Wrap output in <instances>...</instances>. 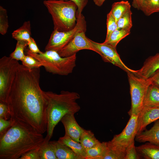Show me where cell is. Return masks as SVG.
Returning <instances> with one entry per match:
<instances>
[{
  "instance_id": "ffe728a7",
  "label": "cell",
  "mask_w": 159,
  "mask_h": 159,
  "mask_svg": "<svg viewBox=\"0 0 159 159\" xmlns=\"http://www.w3.org/2000/svg\"><path fill=\"white\" fill-rule=\"evenodd\" d=\"M40 159H57L53 141L46 137L39 147Z\"/></svg>"
},
{
  "instance_id": "7c38bea8",
  "label": "cell",
  "mask_w": 159,
  "mask_h": 159,
  "mask_svg": "<svg viewBox=\"0 0 159 159\" xmlns=\"http://www.w3.org/2000/svg\"><path fill=\"white\" fill-rule=\"evenodd\" d=\"M74 115L73 113L67 114L62 117L60 121L64 127L65 135L79 142L80 136L84 129L78 124Z\"/></svg>"
},
{
  "instance_id": "74e56055",
  "label": "cell",
  "mask_w": 159,
  "mask_h": 159,
  "mask_svg": "<svg viewBox=\"0 0 159 159\" xmlns=\"http://www.w3.org/2000/svg\"><path fill=\"white\" fill-rule=\"evenodd\" d=\"M151 84L159 87V69L148 78Z\"/></svg>"
},
{
  "instance_id": "3957f363",
  "label": "cell",
  "mask_w": 159,
  "mask_h": 159,
  "mask_svg": "<svg viewBox=\"0 0 159 159\" xmlns=\"http://www.w3.org/2000/svg\"><path fill=\"white\" fill-rule=\"evenodd\" d=\"M47 101V135L50 140L54 128L62 117L69 113L75 114L80 107L77 101L80 98L77 92L62 91L59 94L44 91Z\"/></svg>"
},
{
  "instance_id": "ab89813d",
  "label": "cell",
  "mask_w": 159,
  "mask_h": 159,
  "mask_svg": "<svg viewBox=\"0 0 159 159\" xmlns=\"http://www.w3.org/2000/svg\"><path fill=\"white\" fill-rule=\"evenodd\" d=\"M106 0H93L95 4L98 6H101Z\"/></svg>"
},
{
  "instance_id": "9a60e30c",
  "label": "cell",
  "mask_w": 159,
  "mask_h": 159,
  "mask_svg": "<svg viewBox=\"0 0 159 159\" xmlns=\"http://www.w3.org/2000/svg\"><path fill=\"white\" fill-rule=\"evenodd\" d=\"M155 121L150 129L138 133L135 140L140 143L148 142L159 145V119Z\"/></svg>"
},
{
  "instance_id": "277c9868",
  "label": "cell",
  "mask_w": 159,
  "mask_h": 159,
  "mask_svg": "<svg viewBox=\"0 0 159 159\" xmlns=\"http://www.w3.org/2000/svg\"><path fill=\"white\" fill-rule=\"evenodd\" d=\"M43 4L51 14L54 29L60 32L73 29L77 21V7L70 0H45Z\"/></svg>"
},
{
  "instance_id": "d6a6232c",
  "label": "cell",
  "mask_w": 159,
  "mask_h": 159,
  "mask_svg": "<svg viewBox=\"0 0 159 159\" xmlns=\"http://www.w3.org/2000/svg\"><path fill=\"white\" fill-rule=\"evenodd\" d=\"M0 118L8 120L11 118L10 113L7 103L0 101Z\"/></svg>"
},
{
  "instance_id": "1f68e13d",
  "label": "cell",
  "mask_w": 159,
  "mask_h": 159,
  "mask_svg": "<svg viewBox=\"0 0 159 159\" xmlns=\"http://www.w3.org/2000/svg\"><path fill=\"white\" fill-rule=\"evenodd\" d=\"M141 158L138 154L133 141L126 148L124 159H138Z\"/></svg>"
},
{
  "instance_id": "d6986e66",
  "label": "cell",
  "mask_w": 159,
  "mask_h": 159,
  "mask_svg": "<svg viewBox=\"0 0 159 159\" xmlns=\"http://www.w3.org/2000/svg\"><path fill=\"white\" fill-rule=\"evenodd\" d=\"M58 141L69 147L83 159H86V151L80 142L74 140L69 136L65 135L63 137L59 138Z\"/></svg>"
},
{
  "instance_id": "f546056e",
  "label": "cell",
  "mask_w": 159,
  "mask_h": 159,
  "mask_svg": "<svg viewBox=\"0 0 159 159\" xmlns=\"http://www.w3.org/2000/svg\"><path fill=\"white\" fill-rule=\"evenodd\" d=\"M106 24L107 34L105 41L107 40L111 34L117 28V22L110 11L107 15Z\"/></svg>"
},
{
  "instance_id": "7a4b0ae2",
  "label": "cell",
  "mask_w": 159,
  "mask_h": 159,
  "mask_svg": "<svg viewBox=\"0 0 159 159\" xmlns=\"http://www.w3.org/2000/svg\"><path fill=\"white\" fill-rule=\"evenodd\" d=\"M12 120L11 126L0 136V159H19L27 152L39 147L44 140L42 134L29 124Z\"/></svg>"
},
{
  "instance_id": "5bb4252c",
  "label": "cell",
  "mask_w": 159,
  "mask_h": 159,
  "mask_svg": "<svg viewBox=\"0 0 159 159\" xmlns=\"http://www.w3.org/2000/svg\"><path fill=\"white\" fill-rule=\"evenodd\" d=\"M159 69V53H158L146 59L142 67L137 70V74L139 76L148 79Z\"/></svg>"
},
{
  "instance_id": "e0dca14e",
  "label": "cell",
  "mask_w": 159,
  "mask_h": 159,
  "mask_svg": "<svg viewBox=\"0 0 159 159\" xmlns=\"http://www.w3.org/2000/svg\"><path fill=\"white\" fill-rule=\"evenodd\" d=\"M143 107H159V87L151 84L145 96Z\"/></svg>"
},
{
  "instance_id": "d590c367",
  "label": "cell",
  "mask_w": 159,
  "mask_h": 159,
  "mask_svg": "<svg viewBox=\"0 0 159 159\" xmlns=\"http://www.w3.org/2000/svg\"><path fill=\"white\" fill-rule=\"evenodd\" d=\"M70 0L73 1L77 5V15L80 16L82 15V12L85 7L87 5L88 0Z\"/></svg>"
},
{
  "instance_id": "ac0fdd59",
  "label": "cell",
  "mask_w": 159,
  "mask_h": 159,
  "mask_svg": "<svg viewBox=\"0 0 159 159\" xmlns=\"http://www.w3.org/2000/svg\"><path fill=\"white\" fill-rule=\"evenodd\" d=\"M53 142L57 159H83L67 146L59 143L58 141H53Z\"/></svg>"
},
{
  "instance_id": "8fae6325",
  "label": "cell",
  "mask_w": 159,
  "mask_h": 159,
  "mask_svg": "<svg viewBox=\"0 0 159 159\" xmlns=\"http://www.w3.org/2000/svg\"><path fill=\"white\" fill-rule=\"evenodd\" d=\"M82 49L90 50L95 52L89 39L86 37L85 32L83 31L78 32L67 45L58 52L61 56L67 57L76 54Z\"/></svg>"
},
{
  "instance_id": "8992f818",
  "label": "cell",
  "mask_w": 159,
  "mask_h": 159,
  "mask_svg": "<svg viewBox=\"0 0 159 159\" xmlns=\"http://www.w3.org/2000/svg\"><path fill=\"white\" fill-rule=\"evenodd\" d=\"M131 97V107L128 113L138 115L143 107L144 99L151 84L146 79L132 72L127 73Z\"/></svg>"
},
{
  "instance_id": "484cf974",
  "label": "cell",
  "mask_w": 159,
  "mask_h": 159,
  "mask_svg": "<svg viewBox=\"0 0 159 159\" xmlns=\"http://www.w3.org/2000/svg\"><path fill=\"white\" fill-rule=\"evenodd\" d=\"M140 10L147 16L159 12V0H143Z\"/></svg>"
},
{
  "instance_id": "4fadbf2b",
  "label": "cell",
  "mask_w": 159,
  "mask_h": 159,
  "mask_svg": "<svg viewBox=\"0 0 159 159\" xmlns=\"http://www.w3.org/2000/svg\"><path fill=\"white\" fill-rule=\"evenodd\" d=\"M159 119V107H143L138 116L137 133L143 131L148 125Z\"/></svg>"
},
{
  "instance_id": "ba28073f",
  "label": "cell",
  "mask_w": 159,
  "mask_h": 159,
  "mask_svg": "<svg viewBox=\"0 0 159 159\" xmlns=\"http://www.w3.org/2000/svg\"><path fill=\"white\" fill-rule=\"evenodd\" d=\"M10 57L0 59V101L6 103L9 90L19 64Z\"/></svg>"
},
{
  "instance_id": "30bf717a",
  "label": "cell",
  "mask_w": 159,
  "mask_h": 159,
  "mask_svg": "<svg viewBox=\"0 0 159 159\" xmlns=\"http://www.w3.org/2000/svg\"><path fill=\"white\" fill-rule=\"evenodd\" d=\"M89 40L95 52L100 55L104 61L112 63L127 73L130 72L137 75V70L130 68L122 62L117 51L116 47L103 43H99Z\"/></svg>"
},
{
  "instance_id": "8d00e7d4",
  "label": "cell",
  "mask_w": 159,
  "mask_h": 159,
  "mask_svg": "<svg viewBox=\"0 0 159 159\" xmlns=\"http://www.w3.org/2000/svg\"><path fill=\"white\" fill-rule=\"evenodd\" d=\"M28 49L32 53L35 54H40L42 52L38 48L34 39L31 37L28 42Z\"/></svg>"
},
{
  "instance_id": "52a82bcc",
  "label": "cell",
  "mask_w": 159,
  "mask_h": 159,
  "mask_svg": "<svg viewBox=\"0 0 159 159\" xmlns=\"http://www.w3.org/2000/svg\"><path fill=\"white\" fill-rule=\"evenodd\" d=\"M86 22L84 16L77 15V21L75 26L72 29L60 32L54 29L52 32L45 51L53 50L57 52L67 45L79 32H86Z\"/></svg>"
},
{
  "instance_id": "44dd1931",
  "label": "cell",
  "mask_w": 159,
  "mask_h": 159,
  "mask_svg": "<svg viewBox=\"0 0 159 159\" xmlns=\"http://www.w3.org/2000/svg\"><path fill=\"white\" fill-rule=\"evenodd\" d=\"M31 34L30 22L28 21L24 22L22 26L14 31L12 36L17 41L23 40L28 42L31 37Z\"/></svg>"
},
{
  "instance_id": "6da1fadb",
  "label": "cell",
  "mask_w": 159,
  "mask_h": 159,
  "mask_svg": "<svg viewBox=\"0 0 159 159\" xmlns=\"http://www.w3.org/2000/svg\"><path fill=\"white\" fill-rule=\"evenodd\" d=\"M40 68L28 69L19 64L8 95L11 119L26 123L39 132L47 131V101L40 87Z\"/></svg>"
},
{
  "instance_id": "f35d334b",
  "label": "cell",
  "mask_w": 159,
  "mask_h": 159,
  "mask_svg": "<svg viewBox=\"0 0 159 159\" xmlns=\"http://www.w3.org/2000/svg\"><path fill=\"white\" fill-rule=\"evenodd\" d=\"M132 6L138 10H140L143 0H132Z\"/></svg>"
},
{
  "instance_id": "83f0119b",
  "label": "cell",
  "mask_w": 159,
  "mask_h": 159,
  "mask_svg": "<svg viewBox=\"0 0 159 159\" xmlns=\"http://www.w3.org/2000/svg\"><path fill=\"white\" fill-rule=\"evenodd\" d=\"M132 15L130 9L123 14L117 21V28L130 31L132 25Z\"/></svg>"
},
{
  "instance_id": "2e32d148",
  "label": "cell",
  "mask_w": 159,
  "mask_h": 159,
  "mask_svg": "<svg viewBox=\"0 0 159 159\" xmlns=\"http://www.w3.org/2000/svg\"><path fill=\"white\" fill-rule=\"evenodd\" d=\"M141 158L159 159V145L148 142L136 147Z\"/></svg>"
},
{
  "instance_id": "4dcf8cb0",
  "label": "cell",
  "mask_w": 159,
  "mask_h": 159,
  "mask_svg": "<svg viewBox=\"0 0 159 159\" xmlns=\"http://www.w3.org/2000/svg\"><path fill=\"white\" fill-rule=\"evenodd\" d=\"M22 64L26 68L32 69L42 66V63L34 57L28 55H25L21 61Z\"/></svg>"
},
{
  "instance_id": "e575fe53",
  "label": "cell",
  "mask_w": 159,
  "mask_h": 159,
  "mask_svg": "<svg viewBox=\"0 0 159 159\" xmlns=\"http://www.w3.org/2000/svg\"><path fill=\"white\" fill-rule=\"evenodd\" d=\"M13 121L11 118L6 120L0 118V136L3 135L11 126Z\"/></svg>"
},
{
  "instance_id": "5b68a950",
  "label": "cell",
  "mask_w": 159,
  "mask_h": 159,
  "mask_svg": "<svg viewBox=\"0 0 159 159\" xmlns=\"http://www.w3.org/2000/svg\"><path fill=\"white\" fill-rule=\"evenodd\" d=\"M26 53L27 55L40 62L47 71L53 74L67 75L72 73L76 65V54L63 57L54 50L45 51L40 54H35L28 49L26 50Z\"/></svg>"
},
{
  "instance_id": "d4e9b609",
  "label": "cell",
  "mask_w": 159,
  "mask_h": 159,
  "mask_svg": "<svg viewBox=\"0 0 159 159\" xmlns=\"http://www.w3.org/2000/svg\"><path fill=\"white\" fill-rule=\"evenodd\" d=\"M130 31L117 28L111 34L108 40L103 43L116 47L119 42L130 34Z\"/></svg>"
},
{
  "instance_id": "cb8c5ba5",
  "label": "cell",
  "mask_w": 159,
  "mask_h": 159,
  "mask_svg": "<svg viewBox=\"0 0 159 159\" xmlns=\"http://www.w3.org/2000/svg\"><path fill=\"white\" fill-rule=\"evenodd\" d=\"M130 4L128 1H121L113 3L110 11L117 22L123 14L130 9Z\"/></svg>"
},
{
  "instance_id": "f1b7e54d",
  "label": "cell",
  "mask_w": 159,
  "mask_h": 159,
  "mask_svg": "<svg viewBox=\"0 0 159 159\" xmlns=\"http://www.w3.org/2000/svg\"><path fill=\"white\" fill-rule=\"evenodd\" d=\"M9 23L6 10L0 6V33L2 35L7 32Z\"/></svg>"
},
{
  "instance_id": "9c48e42d",
  "label": "cell",
  "mask_w": 159,
  "mask_h": 159,
  "mask_svg": "<svg viewBox=\"0 0 159 159\" xmlns=\"http://www.w3.org/2000/svg\"><path fill=\"white\" fill-rule=\"evenodd\" d=\"M126 127L120 134L114 136L110 141L107 142L110 148L125 154L127 148L133 141L137 133L138 115H132Z\"/></svg>"
},
{
  "instance_id": "7402d4cb",
  "label": "cell",
  "mask_w": 159,
  "mask_h": 159,
  "mask_svg": "<svg viewBox=\"0 0 159 159\" xmlns=\"http://www.w3.org/2000/svg\"><path fill=\"white\" fill-rule=\"evenodd\" d=\"M79 142L86 151L100 142L91 130L84 129L80 136Z\"/></svg>"
},
{
  "instance_id": "4316f807",
  "label": "cell",
  "mask_w": 159,
  "mask_h": 159,
  "mask_svg": "<svg viewBox=\"0 0 159 159\" xmlns=\"http://www.w3.org/2000/svg\"><path fill=\"white\" fill-rule=\"evenodd\" d=\"M17 41L15 48L10 54V57L17 61H21L25 56L24 51L28 46V42L23 40Z\"/></svg>"
},
{
  "instance_id": "836d02e7",
  "label": "cell",
  "mask_w": 159,
  "mask_h": 159,
  "mask_svg": "<svg viewBox=\"0 0 159 159\" xmlns=\"http://www.w3.org/2000/svg\"><path fill=\"white\" fill-rule=\"evenodd\" d=\"M39 147L27 152L22 155L19 159H40Z\"/></svg>"
},
{
  "instance_id": "603a6c76",
  "label": "cell",
  "mask_w": 159,
  "mask_h": 159,
  "mask_svg": "<svg viewBox=\"0 0 159 159\" xmlns=\"http://www.w3.org/2000/svg\"><path fill=\"white\" fill-rule=\"evenodd\" d=\"M107 150V142H100L86 151V159H100Z\"/></svg>"
}]
</instances>
